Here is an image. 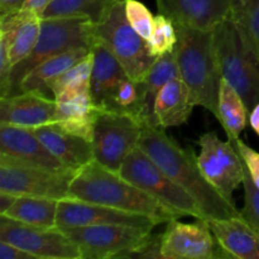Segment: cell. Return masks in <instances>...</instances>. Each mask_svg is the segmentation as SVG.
Listing matches in <instances>:
<instances>
[{"instance_id": "60d3db41", "label": "cell", "mask_w": 259, "mask_h": 259, "mask_svg": "<svg viewBox=\"0 0 259 259\" xmlns=\"http://www.w3.org/2000/svg\"><path fill=\"white\" fill-rule=\"evenodd\" d=\"M230 2H232L233 12H237V10H239L240 8L244 5V3L247 2V0H230Z\"/></svg>"}, {"instance_id": "d590c367", "label": "cell", "mask_w": 259, "mask_h": 259, "mask_svg": "<svg viewBox=\"0 0 259 259\" xmlns=\"http://www.w3.org/2000/svg\"><path fill=\"white\" fill-rule=\"evenodd\" d=\"M0 259H37L27 250L14 244L0 240Z\"/></svg>"}, {"instance_id": "f546056e", "label": "cell", "mask_w": 259, "mask_h": 259, "mask_svg": "<svg viewBox=\"0 0 259 259\" xmlns=\"http://www.w3.org/2000/svg\"><path fill=\"white\" fill-rule=\"evenodd\" d=\"M94 55L93 51L78 61L77 63L68 68L67 71L56 77L55 80L48 83V90L52 94L53 99L58 98L62 94L68 93V91L80 90V89L90 88L91 80V71H93Z\"/></svg>"}, {"instance_id": "2e32d148", "label": "cell", "mask_w": 259, "mask_h": 259, "mask_svg": "<svg viewBox=\"0 0 259 259\" xmlns=\"http://www.w3.org/2000/svg\"><path fill=\"white\" fill-rule=\"evenodd\" d=\"M0 153L53 171H72L40 142L33 128L0 123Z\"/></svg>"}, {"instance_id": "5bb4252c", "label": "cell", "mask_w": 259, "mask_h": 259, "mask_svg": "<svg viewBox=\"0 0 259 259\" xmlns=\"http://www.w3.org/2000/svg\"><path fill=\"white\" fill-rule=\"evenodd\" d=\"M93 225H128V227L153 229L157 224L151 217L123 211L105 205L65 199L58 202L56 228L93 227Z\"/></svg>"}, {"instance_id": "f1b7e54d", "label": "cell", "mask_w": 259, "mask_h": 259, "mask_svg": "<svg viewBox=\"0 0 259 259\" xmlns=\"http://www.w3.org/2000/svg\"><path fill=\"white\" fill-rule=\"evenodd\" d=\"M219 118L228 137L239 138L240 133L249 120L247 106L237 89L233 88L225 78H222L219 90Z\"/></svg>"}, {"instance_id": "30bf717a", "label": "cell", "mask_w": 259, "mask_h": 259, "mask_svg": "<svg viewBox=\"0 0 259 259\" xmlns=\"http://www.w3.org/2000/svg\"><path fill=\"white\" fill-rule=\"evenodd\" d=\"M143 125L133 116L101 111L93 132L94 161L114 172L120 171L126 157L138 148Z\"/></svg>"}, {"instance_id": "3957f363", "label": "cell", "mask_w": 259, "mask_h": 259, "mask_svg": "<svg viewBox=\"0 0 259 259\" xmlns=\"http://www.w3.org/2000/svg\"><path fill=\"white\" fill-rule=\"evenodd\" d=\"M176 61L180 77L185 81L197 105L219 118V90L222 82L212 46V30L176 25Z\"/></svg>"}, {"instance_id": "8992f818", "label": "cell", "mask_w": 259, "mask_h": 259, "mask_svg": "<svg viewBox=\"0 0 259 259\" xmlns=\"http://www.w3.org/2000/svg\"><path fill=\"white\" fill-rule=\"evenodd\" d=\"M119 174L182 217L205 219L196 200L180 187L146 152L136 148L124 161Z\"/></svg>"}, {"instance_id": "d6986e66", "label": "cell", "mask_w": 259, "mask_h": 259, "mask_svg": "<svg viewBox=\"0 0 259 259\" xmlns=\"http://www.w3.org/2000/svg\"><path fill=\"white\" fill-rule=\"evenodd\" d=\"M56 121L66 131L91 141L95 121L103 110L94 104L90 88L68 91L55 99Z\"/></svg>"}, {"instance_id": "74e56055", "label": "cell", "mask_w": 259, "mask_h": 259, "mask_svg": "<svg viewBox=\"0 0 259 259\" xmlns=\"http://www.w3.org/2000/svg\"><path fill=\"white\" fill-rule=\"evenodd\" d=\"M51 3V0H25L24 5H23L22 9L30 10V12H34L35 14L39 15L42 18L43 13H45L46 8L48 7V4Z\"/></svg>"}, {"instance_id": "277c9868", "label": "cell", "mask_w": 259, "mask_h": 259, "mask_svg": "<svg viewBox=\"0 0 259 259\" xmlns=\"http://www.w3.org/2000/svg\"><path fill=\"white\" fill-rule=\"evenodd\" d=\"M95 24L85 18H42L40 33L32 52L14 65L7 96L19 94L20 82L34 67L48 58L75 48H90L95 43Z\"/></svg>"}, {"instance_id": "44dd1931", "label": "cell", "mask_w": 259, "mask_h": 259, "mask_svg": "<svg viewBox=\"0 0 259 259\" xmlns=\"http://www.w3.org/2000/svg\"><path fill=\"white\" fill-rule=\"evenodd\" d=\"M42 18L30 10L20 9L0 19V34L9 43L13 67L33 51L40 33Z\"/></svg>"}, {"instance_id": "8d00e7d4", "label": "cell", "mask_w": 259, "mask_h": 259, "mask_svg": "<svg viewBox=\"0 0 259 259\" xmlns=\"http://www.w3.org/2000/svg\"><path fill=\"white\" fill-rule=\"evenodd\" d=\"M25 0H0V19L23 8Z\"/></svg>"}, {"instance_id": "5b68a950", "label": "cell", "mask_w": 259, "mask_h": 259, "mask_svg": "<svg viewBox=\"0 0 259 259\" xmlns=\"http://www.w3.org/2000/svg\"><path fill=\"white\" fill-rule=\"evenodd\" d=\"M212 46L220 75L237 89L250 114L259 103V68L233 14L212 29Z\"/></svg>"}, {"instance_id": "4dcf8cb0", "label": "cell", "mask_w": 259, "mask_h": 259, "mask_svg": "<svg viewBox=\"0 0 259 259\" xmlns=\"http://www.w3.org/2000/svg\"><path fill=\"white\" fill-rule=\"evenodd\" d=\"M233 17L259 68V0H247Z\"/></svg>"}, {"instance_id": "d6a6232c", "label": "cell", "mask_w": 259, "mask_h": 259, "mask_svg": "<svg viewBox=\"0 0 259 259\" xmlns=\"http://www.w3.org/2000/svg\"><path fill=\"white\" fill-rule=\"evenodd\" d=\"M125 14L134 30L148 40L154 24V17L148 8L138 0H125Z\"/></svg>"}, {"instance_id": "9c48e42d", "label": "cell", "mask_w": 259, "mask_h": 259, "mask_svg": "<svg viewBox=\"0 0 259 259\" xmlns=\"http://www.w3.org/2000/svg\"><path fill=\"white\" fill-rule=\"evenodd\" d=\"M60 230L77 245L81 259L132 258L152 237V229L128 225H93Z\"/></svg>"}, {"instance_id": "83f0119b", "label": "cell", "mask_w": 259, "mask_h": 259, "mask_svg": "<svg viewBox=\"0 0 259 259\" xmlns=\"http://www.w3.org/2000/svg\"><path fill=\"white\" fill-rule=\"evenodd\" d=\"M143 80L137 81L126 76L104 99L100 110L133 116L143 125Z\"/></svg>"}, {"instance_id": "ffe728a7", "label": "cell", "mask_w": 259, "mask_h": 259, "mask_svg": "<svg viewBox=\"0 0 259 259\" xmlns=\"http://www.w3.org/2000/svg\"><path fill=\"white\" fill-rule=\"evenodd\" d=\"M207 223L230 259H259V232L242 217L212 219Z\"/></svg>"}, {"instance_id": "ba28073f", "label": "cell", "mask_w": 259, "mask_h": 259, "mask_svg": "<svg viewBox=\"0 0 259 259\" xmlns=\"http://www.w3.org/2000/svg\"><path fill=\"white\" fill-rule=\"evenodd\" d=\"M76 172L53 171L0 153V191L56 200L70 199V185Z\"/></svg>"}, {"instance_id": "7a4b0ae2", "label": "cell", "mask_w": 259, "mask_h": 259, "mask_svg": "<svg viewBox=\"0 0 259 259\" xmlns=\"http://www.w3.org/2000/svg\"><path fill=\"white\" fill-rule=\"evenodd\" d=\"M70 197L147 215L153 218L158 225L182 217L124 179L119 172L111 171L96 161L90 162L76 172L70 185Z\"/></svg>"}, {"instance_id": "ac0fdd59", "label": "cell", "mask_w": 259, "mask_h": 259, "mask_svg": "<svg viewBox=\"0 0 259 259\" xmlns=\"http://www.w3.org/2000/svg\"><path fill=\"white\" fill-rule=\"evenodd\" d=\"M43 144L67 167L77 172L94 161L91 141L66 131L57 123H50L34 128Z\"/></svg>"}, {"instance_id": "484cf974", "label": "cell", "mask_w": 259, "mask_h": 259, "mask_svg": "<svg viewBox=\"0 0 259 259\" xmlns=\"http://www.w3.org/2000/svg\"><path fill=\"white\" fill-rule=\"evenodd\" d=\"M58 202L60 200L51 197L19 195L10 209L5 214L0 215L32 227L51 229L56 228Z\"/></svg>"}, {"instance_id": "1f68e13d", "label": "cell", "mask_w": 259, "mask_h": 259, "mask_svg": "<svg viewBox=\"0 0 259 259\" xmlns=\"http://www.w3.org/2000/svg\"><path fill=\"white\" fill-rule=\"evenodd\" d=\"M177 42L179 35L175 23L168 17L158 13V15L154 17L153 29L148 39V47L152 56L158 58L166 53L174 52Z\"/></svg>"}, {"instance_id": "7402d4cb", "label": "cell", "mask_w": 259, "mask_h": 259, "mask_svg": "<svg viewBox=\"0 0 259 259\" xmlns=\"http://www.w3.org/2000/svg\"><path fill=\"white\" fill-rule=\"evenodd\" d=\"M196 104L181 77H175L164 85L157 96L154 114L161 128L180 126L189 120Z\"/></svg>"}, {"instance_id": "e0dca14e", "label": "cell", "mask_w": 259, "mask_h": 259, "mask_svg": "<svg viewBox=\"0 0 259 259\" xmlns=\"http://www.w3.org/2000/svg\"><path fill=\"white\" fill-rule=\"evenodd\" d=\"M56 100L40 93L0 98V123L37 128L56 121Z\"/></svg>"}, {"instance_id": "603a6c76", "label": "cell", "mask_w": 259, "mask_h": 259, "mask_svg": "<svg viewBox=\"0 0 259 259\" xmlns=\"http://www.w3.org/2000/svg\"><path fill=\"white\" fill-rule=\"evenodd\" d=\"M94 63L91 71L90 94L94 104L100 109L104 99L118 85L120 80L129 76L115 56L105 45L95 40L93 46Z\"/></svg>"}, {"instance_id": "7c38bea8", "label": "cell", "mask_w": 259, "mask_h": 259, "mask_svg": "<svg viewBox=\"0 0 259 259\" xmlns=\"http://www.w3.org/2000/svg\"><path fill=\"white\" fill-rule=\"evenodd\" d=\"M0 240L27 250L37 259H81L77 245L58 228L32 227L0 215Z\"/></svg>"}, {"instance_id": "cb8c5ba5", "label": "cell", "mask_w": 259, "mask_h": 259, "mask_svg": "<svg viewBox=\"0 0 259 259\" xmlns=\"http://www.w3.org/2000/svg\"><path fill=\"white\" fill-rule=\"evenodd\" d=\"M91 52L90 48H75V50L67 51L65 53L55 56L52 58H48L45 62L38 65L33 68L20 82L19 94L29 93H40L46 96L53 98L52 94L48 90V83L60 75H62L65 71L72 67L75 63L85 58Z\"/></svg>"}, {"instance_id": "836d02e7", "label": "cell", "mask_w": 259, "mask_h": 259, "mask_svg": "<svg viewBox=\"0 0 259 259\" xmlns=\"http://www.w3.org/2000/svg\"><path fill=\"white\" fill-rule=\"evenodd\" d=\"M244 206L240 209V214L245 222L259 232V189L253 182L247 166L244 167Z\"/></svg>"}, {"instance_id": "6da1fadb", "label": "cell", "mask_w": 259, "mask_h": 259, "mask_svg": "<svg viewBox=\"0 0 259 259\" xmlns=\"http://www.w3.org/2000/svg\"><path fill=\"white\" fill-rule=\"evenodd\" d=\"M138 147L146 152L180 187L199 204L206 220L242 217L235 202H230L207 181L190 148H182L161 126H143Z\"/></svg>"}, {"instance_id": "8fae6325", "label": "cell", "mask_w": 259, "mask_h": 259, "mask_svg": "<svg viewBox=\"0 0 259 259\" xmlns=\"http://www.w3.org/2000/svg\"><path fill=\"white\" fill-rule=\"evenodd\" d=\"M197 162L207 181L230 202L233 192L244 181V161L228 139L223 142L215 132H207L199 139Z\"/></svg>"}, {"instance_id": "f35d334b", "label": "cell", "mask_w": 259, "mask_h": 259, "mask_svg": "<svg viewBox=\"0 0 259 259\" xmlns=\"http://www.w3.org/2000/svg\"><path fill=\"white\" fill-rule=\"evenodd\" d=\"M15 199H17V195L0 191V214H5L10 209V206L14 204Z\"/></svg>"}, {"instance_id": "d4e9b609", "label": "cell", "mask_w": 259, "mask_h": 259, "mask_svg": "<svg viewBox=\"0 0 259 259\" xmlns=\"http://www.w3.org/2000/svg\"><path fill=\"white\" fill-rule=\"evenodd\" d=\"M176 53L169 52L154 61L143 80V126H159L154 114L157 96L169 80L179 77Z\"/></svg>"}, {"instance_id": "9a60e30c", "label": "cell", "mask_w": 259, "mask_h": 259, "mask_svg": "<svg viewBox=\"0 0 259 259\" xmlns=\"http://www.w3.org/2000/svg\"><path fill=\"white\" fill-rule=\"evenodd\" d=\"M159 14L168 17L175 25L212 30L233 14L230 0H156Z\"/></svg>"}, {"instance_id": "ab89813d", "label": "cell", "mask_w": 259, "mask_h": 259, "mask_svg": "<svg viewBox=\"0 0 259 259\" xmlns=\"http://www.w3.org/2000/svg\"><path fill=\"white\" fill-rule=\"evenodd\" d=\"M249 124L253 128V131L259 136V103L254 106L252 113L249 114Z\"/></svg>"}, {"instance_id": "4316f807", "label": "cell", "mask_w": 259, "mask_h": 259, "mask_svg": "<svg viewBox=\"0 0 259 259\" xmlns=\"http://www.w3.org/2000/svg\"><path fill=\"white\" fill-rule=\"evenodd\" d=\"M121 2L125 0H51L42 18H85L99 24Z\"/></svg>"}, {"instance_id": "52a82bcc", "label": "cell", "mask_w": 259, "mask_h": 259, "mask_svg": "<svg viewBox=\"0 0 259 259\" xmlns=\"http://www.w3.org/2000/svg\"><path fill=\"white\" fill-rule=\"evenodd\" d=\"M95 38L109 48L133 80H144L157 60L149 51L148 40L129 24L125 2L116 4L104 22L95 24Z\"/></svg>"}, {"instance_id": "4fadbf2b", "label": "cell", "mask_w": 259, "mask_h": 259, "mask_svg": "<svg viewBox=\"0 0 259 259\" xmlns=\"http://www.w3.org/2000/svg\"><path fill=\"white\" fill-rule=\"evenodd\" d=\"M162 259H230L212 234L206 219L185 224L177 219L167 223L161 234Z\"/></svg>"}, {"instance_id": "e575fe53", "label": "cell", "mask_w": 259, "mask_h": 259, "mask_svg": "<svg viewBox=\"0 0 259 259\" xmlns=\"http://www.w3.org/2000/svg\"><path fill=\"white\" fill-rule=\"evenodd\" d=\"M228 139L232 141L237 151L239 152L240 157L243 158L250 176H252L253 182L259 189V153L253 148H250L248 144H245L242 139L232 138V137H228Z\"/></svg>"}]
</instances>
